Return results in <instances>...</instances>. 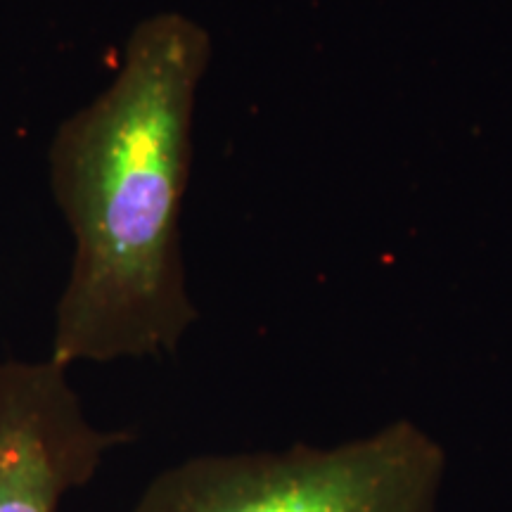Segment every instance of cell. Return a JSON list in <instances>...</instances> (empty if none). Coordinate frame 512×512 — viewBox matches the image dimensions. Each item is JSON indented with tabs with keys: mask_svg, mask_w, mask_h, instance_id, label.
Listing matches in <instances>:
<instances>
[{
	"mask_svg": "<svg viewBox=\"0 0 512 512\" xmlns=\"http://www.w3.org/2000/svg\"><path fill=\"white\" fill-rule=\"evenodd\" d=\"M446 451L411 420L337 446L204 453L152 479L133 512H439Z\"/></svg>",
	"mask_w": 512,
	"mask_h": 512,
	"instance_id": "obj_2",
	"label": "cell"
},
{
	"mask_svg": "<svg viewBox=\"0 0 512 512\" xmlns=\"http://www.w3.org/2000/svg\"><path fill=\"white\" fill-rule=\"evenodd\" d=\"M209 60L195 19L145 17L112 81L50 140V192L72 238L50 344L64 368L174 354L195 323L181 219Z\"/></svg>",
	"mask_w": 512,
	"mask_h": 512,
	"instance_id": "obj_1",
	"label": "cell"
},
{
	"mask_svg": "<svg viewBox=\"0 0 512 512\" xmlns=\"http://www.w3.org/2000/svg\"><path fill=\"white\" fill-rule=\"evenodd\" d=\"M124 441L88 420L69 368L50 356L0 361V512H57Z\"/></svg>",
	"mask_w": 512,
	"mask_h": 512,
	"instance_id": "obj_3",
	"label": "cell"
}]
</instances>
